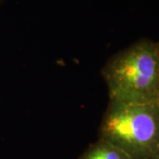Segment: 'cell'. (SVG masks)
<instances>
[{"label": "cell", "mask_w": 159, "mask_h": 159, "mask_svg": "<svg viewBox=\"0 0 159 159\" xmlns=\"http://www.w3.org/2000/svg\"><path fill=\"white\" fill-rule=\"evenodd\" d=\"M109 102H157L159 42L142 38L109 59L102 69Z\"/></svg>", "instance_id": "6da1fadb"}, {"label": "cell", "mask_w": 159, "mask_h": 159, "mask_svg": "<svg viewBox=\"0 0 159 159\" xmlns=\"http://www.w3.org/2000/svg\"><path fill=\"white\" fill-rule=\"evenodd\" d=\"M99 138L124 151L131 159H153L159 148V105L109 102Z\"/></svg>", "instance_id": "7a4b0ae2"}, {"label": "cell", "mask_w": 159, "mask_h": 159, "mask_svg": "<svg viewBox=\"0 0 159 159\" xmlns=\"http://www.w3.org/2000/svg\"><path fill=\"white\" fill-rule=\"evenodd\" d=\"M78 159H131L120 148L102 139L91 144Z\"/></svg>", "instance_id": "3957f363"}, {"label": "cell", "mask_w": 159, "mask_h": 159, "mask_svg": "<svg viewBox=\"0 0 159 159\" xmlns=\"http://www.w3.org/2000/svg\"><path fill=\"white\" fill-rule=\"evenodd\" d=\"M153 159H159V148H158V150L157 151V153H156V155H155V157H154Z\"/></svg>", "instance_id": "277c9868"}, {"label": "cell", "mask_w": 159, "mask_h": 159, "mask_svg": "<svg viewBox=\"0 0 159 159\" xmlns=\"http://www.w3.org/2000/svg\"><path fill=\"white\" fill-rule=\"evenodd\" d=\"M157 103L159 105V89H158V97H157Z\"/></svg>", "instance_id": "5b68a950"}]
</instances>
